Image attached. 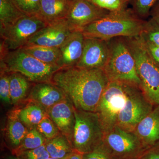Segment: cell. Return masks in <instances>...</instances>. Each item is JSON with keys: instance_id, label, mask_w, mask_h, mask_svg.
<instances>
[{"instance_id": "obj_4", "label": "cell", "mask_w": 159, "mask_h": 159, "mask_svg": "<svg viewBox=\"0 0 159 159\" xmlns=\"http://www.w3.org/2000/svg\"><path fill=\"white\" fill-rule=\"evenodd\" d=\"M135 61L141 88L147 99L159 105V67L152 59L140 36L125 38Z\"/></svg>"}, {"instance_id": "obj_27", "label": "cell", "mask_w": 159, "mask_h": 159, "mask_svg": "<svg viewBox=\"0 0 159 159\" xmlns=\"http://www.w3.org/2000/svg\"><path fill=\"white\" fill-rule=\"evenodd\" d=\"M140 37L145 41L159 47V25L151 19L145 22L144 29Z\"/></svg>"}, {"instance_id": "obj_37", "label": "cell", "mask_w": 159, "mask_h": 159, "mask_svg": "<svg viewBox=\"0 0 159 159\" xmlns=\"http://www.w3.org/2000/svg\"><path fill=\"white\" fill-rule=\"evenodd\" d=\"M83 153L74 150V151L71 154L69 159H83Z\"/></svg>"}, {"instance_id": "obj_16", "label": "cell", "mask_w": 159, "mask_h": 159, "mask_svg": "<svg viewBox=\"0 0 159 159\" xmlns=\"http://www.w3.org/2000/svg\"><path fill=\"white\" fill-rule=\"evenodd\" d=\"M64 91L51 82L37 83L32 87L29 99L46 111L67 98Z\"/></svg>"}, {"instance_id": "obj_8", "label": "cell", "mask_w": 159, "mask_h": 159, "mask_svg": "<svg viewBox=\"0 0 159 159\" xmlns=\"http://www.w3.org/2000/svg\"><path fill=\"white\" fill-rule=\"evenodd\" d=\"M48 25L40 16L25 15L11 25L0 29V52L21 48L35 33Z\"/></svg>"}, {"instance_id": "obj_25", "label": "cell", "mask_w": 159, "mask_h": 159, "mask_svg": "<svg viewBox=\"0 0 159 159\" xmlns=\"http://www.w3.org/2000/svg\"><path fill=\"white\" fill-rule=\"evenodd\" d=\"M47 141V139L37 129H31L29 131L20 145L17 148L12 150V154L18 157L24 152L35 149L45 145Z\"/></svg>"}, {"instance_id": "obj_21", "label": "cell", "mask_w": 159, "mask_h": 159, "mask_svg": "<svg viewBox=\"0 0 159 159\" xmlns=\"http://www.w3.org/2000/svg\"><path fill=\"white\" fill-rule=\"evenodd\" d=\"M45 146L50 157L57 158L65 157L74 150L69 140L62 134L51 140H47Z\"/></svg>"}, {"instance_id": "obj_12", "label": "cell", "mask_w": 159, "mask_h": 159, "mask_svg": "<svg viewBox=\"0 0 159 159\" xmlns=\"http://www.w3.org/2000/svg\"><path fill=\"white\" fill-rule=\"evenodd\" d=\"M110 52L108 41L85 38L82 56L76 66L103 70L108 61Z\"/></svg>"}, {"instance_id": "obj_36", "label": "cell", "mask_w": 159, "mask_h": 159, "mask_svg": "<svg viewBox=\"0 0 159 159\" xmlns=\"http://www.w3.org/2000/svg\"><path fill=\"white\" fill-rule=\"evenodd\" d=\"M151 19L159 25V0H157L151 10Z\"/></svg>"}, {"instance_id": "obj_23", "label": "cell", "mask_w": 159, "mask_h": 159, "mask_svg": "<svg viewBox=\"0 0 159 159\" xmlns=\"http://www.w3.org/2000/svg\"><path fill=\"white\" fill-rule=\"evenodd\" d=\"M48 116L47 111L35 103L27 106L19 113V117L21 122L27 126L34 128Z\"/></svg>"}, {"instance_id": "obj_31", "label": "cell", "mask_w": 159, "mask_h": 159, "mask_svg": "<svg viewBox=\"0 0 159 159\" xmlns=\"http://www.w3.org/2000/svg\"><path fill=\"white\" fill-rule=\"evenodd\" d=\"M0 98L5 103L8 104L11 103L9 73L3 70H1Z\"/></svg>"}, {"instance_id": "obj_33", "label": "cell", "mask_w": 159, "mask_h": 159, "mask_svg": "<svg viewBox=\"0 0 159 159\" xmlns=\"http://www.w3.org/2000/svg\"><path fill=\"white\" fill-rule=\"evenodd\" d=\"M83 159H113L103 143L87 153L84 154Z\"/></svg>"}, {"instance_id": "obj_11", "label": "cell", "mask_w": 159, "mask_h": 159, "mask_svg": "<svg viewBox=\"0 0 159 159\" xmlns=\"http://www.w3.org/2000/svg\"><path fill=\"white\" fill-rule=\"evenodd\" d=\"M109 12L94 5L90 0H73L66 20L71 31H81L86 26Z\"/></svg>"}, {"instance_id": "obj_24", "label": "cell", "mask_w": 159, "mask_h": 159, "mask_svg": "<svg viewBox=\"0 0 159 159\" xmlns=\"http://www.w3.org/2000/svg\"><path fill=\"white\" fill-rule=\"evenodd\" d=\"M27 128L20 120L19 113L11 116L8 125V134L9 142L12 150L17 148L28 133Z\"/></svg>"}, {"instance_id": "obj_26", "label": "cell", "mask_w": 159, "mask_h": 159, "mask_svg": "<svg viewBox=\"0 0 159 159\" xmlns=\"http://www.w3.org/2000/svg\"><path fill=\"white\" fill-rule=\"evenodd\" d=\"M132 7L134 13L141 19L145 18L150 14L151 9L157 0H125Z\"/></svg>"}, {"instance_id": "obj_15", "label": "cell", "mask_w": 159, "mask_h": 159, "mask_svg": "<svg viewBox=\"0 0 159 159\" xmlns=\"http://www.w3.org/2000/svg\"><path fill=\"white\" fill-rule=\"evenodd\" d=\"M85 37L82 31H73L59 47L61 57L58 66L61 68L75 66L82 56Z\"/></svg>"}, {"instance_id": "obj_14", "label": "cell", "mask_w": 159, "mask_h": 159, "mask_svg": "<svg viewBox=\"0 0 159 159\" xmlns=\"http://www.w3.org/2000/svg\"><path fill=\"white\" fill-rule=\"evenodd\" d=\"M46 111L61 134L68 139L72 145L75 117L74 107L68 97L57 102Z\"/></svg>"}, {"instance_id": "obj_34", "label": "cell", "mask_w": 159, "mask_h": 159, "mask_svg": "<svg viewBox=\"0 0 159 159\" xmlns=\"http://www.w3.org/2000/svg\"><path fill=\"white\" fill-rule=\"evenodd\" d=\"M141 38L152 59L159 67V47L145 41L141 37Z\"/></svg>"}, {"instance_id": "obj_17", "label": "cell", "mask_w": 159, "mask_h": 159, "mask_svg": "<svg viewBox=\"0 0 159 159\" xmlns=\"http://www.w3.org/2000/svg\"><path fill=\"white\" fill-rule=\"evenodd\" d=\"M133 132L148 149L159 143V105L139 122Z\"/></svg>"}, {"instance_id": "obj_39", "label": "cell", "mask_w": 159, "mask_h": 159, "mask_svg": "<svg viewBox=\"0 0 159 159\" xmlns=\"http://www.w3.org/2000/svg\"><path fill=\"white\" fill-rule=\"evenodd\" d=\"M7 159H21L19 157L17 156H9L7 158Z\"/></svg>"}, {"instance_id": "obj_29", "label": "cell", "mask_w": 159, "mask_h": 159, "mask_svg": "<svg viewBox=\"0 0 159 159\" xmlns=\"http://www.w3.org/2000/svg\"><path fill=\"white\" fill-rule=\"evenodd\" d=\"M36 128L48 140L54 139L61 133L55 123L48 116L43 119Z\"/></svg>"}, {"instance_id": "obj_19", "label": "cell", "mask_w": 159, "mask_h": 159, "mask_svg": "<svg viewBox=\"0 0 159 159\" xmlns=\"http://www.w3.org/2000/svg\"><path fill=\"white\" fill-rule=\"evenodd\" d=\"M9 73L11 103L16 104L27 96L30 81L22 74L16 72Z\"/></svg>"}, {"instance_id": "obj_38", "label": "cell", "mask_w": 159, "mask_h": 159, "mask_svg": "<svg viewBox=\"0 0 159 159\" xmlns=\"http://www.w3.org/2000/svg\"><path fill=\"white\" fill-rule=\"evenodd\" d=\"M71 154H70L69 155L67 156L66 157H65L62 158H53L50 157L47 159H69L70 156Z\"/></svg>"}, {"instance_id": "obj_1", "label": "cell", "mask_w": 159, "mask_h": 159, "mask_svg": "<svg viewBox=\"0 0 159 159\" xmlns=\"http://www.w3.org/2000/svg\"><path fill=\"white\" fill-rule=\"evenodd\" d=\"M51 82L64 91L75 109L97 112L110 81L103 69L75 66L61 69L54 74Z\"/></svg>"}, {"instance_id": "obj_40", "label": "cell", "mask_w": 159, "mask_h": 159, "mask_svg": "<svg viewBox=\"0 0 159 159\" xmlns=\"http://www.w3.org/2000/svg\"><path fill=\"white\" fill-rule=\"evenodd\" d=\"M139 159V158H138V159Z\"/></svg>"}, {"instance_id": "obj_13", "label": "cell", "mask_w": 159, "mask_h": 159, "mask_svg": "<svg viewBox=\"0 0 159 159\" xmlns=\"http://www.w3.org/2000/svg\"><path fill=\"white\" fill-rule=\"evenodd\" d=\"M66 19L49 23L29 39L27 45L59 48L72 32Z\"/></svg>"}, {"instance_id": "obj_22", "label": "cell", "mask_w": 159, "mask_h": 159, "mask_svg": "<svg viewBox=\"0 0 159 159\" xmlns=\"http://www.w3.org/2000/svg\"><path fill=\"white\" fill-rule=\"evenodd\" d=\"M25 15L13 0H0V29L11 25Z\"/></svg>"}, {"instance_id": "obj_6", "label": "cell", "mask_w": 159, "mask_h": 159, "mask_svg": "<svg viewBox=\"0 0 159 159\" xmlns=\"http://www.w3.org/2000/svg\"><path fill=\"white\" fill-rule=\"evenodd\" d=\"M74 114L72 146L74 150L86 153L102 144L105 131L97 112L78 110L74 107Z\"/></svg>"}, {"instance_id": "obj_2", "label": "cell", "mask_w": 159, "mask_h": 159, "mask_svg": "<svg viewBox=\"0 0 159 159\" xmlns=\"http://www.w3.org/2000/svg\"><path fill=\"white\" fill-rule=\"evenodd\" d=\"M145 23L131 9L125 8L110 11L105 16L86 26L81 31L85 38L107 41L116 38L135 37L142 34Z\"/></svg>"}, {"instance_id": "obj_18", "label": "cell", "mask_w": 159, "mask_h": 159, "mask_svg": "<svg viewBox=\"0 0 159 159\" xmlns=\"http://www.w3.org/2000/svg\"><path fill=\"white\" fill-rule=\"evenodd\" d=\"M73 0H41L40 17L47 24L66 19Z\"/></svg>"}, {"instance_id": "obj_30", "label": "cell", "mask_w": 159, "mask_h": 159, "mask_svg": "<svg viewBox=\"0 0 159 159\" xmlns=\"http://www.w3.org/2000/svg\"><path fill=\"white\" fill-rule=\"evenodd\" d=\"M94 5L110 11H117L126 8L125 0H90Z\"/></svg>"}, {"instance_id": "obj_28", "label": "cell", "mask_w": 159, "mask_h": 159, "mask_svg": "<svg viewBox=\"0 0 159 159\" xmlns=\"http://www.w3.org/2000/svg\"><path fill=\"white\" fill-rule=\"evenodd\" d=\"M13 1L19 9L24 14L40 17L41 0H13Z\"/></svg>"}, {"instance_id": "obj_32", "label": "cell", "mask_w": 159, "mask_h": 159, "mask_svg": "<svg viewBox=\"0 0 159 159\" xmlns=\"http://www.w3.org/2000/svg\"><path fill=\"white\" fill-rule=\"evenodd\" d=\"M18 157L21 159H47L50 156L45 144L35 149L24 152Z\"/></svg>"}, {"instance_id": "obj_5", "label": "cell", "mask_w": 159, "mask_h": 159, "mask_svg": "<svg viewBox=\"0 0 159 159\" xmlns=\"http://www.w3.org/2000/svg\"><path fill=\"white\" fill-rule=\"evenodd\" d=\"M116 38L108 40L109 57L103 70L109 81L130 83L141 87L135 61L126 39Z\"/></svg>"}, {"instance_id": "obj_10", "label": "cell", "mask_w": 159, "mask_h": 159, "mask_svg": "<svg viewBox=\"0 0 159 159\" xmlns=\"http://www.w3.org/2000/svg\"><path fill=\"white\" fill-rule=\"evenodd\" d=\"M155 106L147 99L139 86L133 84L125 106L118 116L116 125L124 130L134 132L139 122Z\"/></svg>"}, {"instance_id": "obj_20", "label": "cell", "mask_w": 159, "mask_h": 159, "mask_svg": "<svg viewBox=\"0 0 159 159\" xmlns=\"http://www.w3.org/2000/svg\"><path fill=\"white\" fill-rule=\"evenodd\" d=\"M40 61L48 64L57 65L61 57L59 48L38 45H27L22 48Z\"/></svg>"}, {"instance_id": "obj_9", "label": "cell", "mask_w": 159, "mask_h": 159, "mask_svg": "<svg viewBox=\"0 0 159 159\" xmlns=\"http://www.w3.org/2000/svg\"><path fill=\"white\" fill-rule=\"evenodd\" d=\"M102 143L113 159L139 158L148 149L133 132L117 125L106 132Z\"/></svg>"}, {"instance_id": "obj_35", "label": "cell", "mask_w": 159, "mask_h": 159, "mask_svg": "<svg viewBox=\"0 0 159 159\" xmlns=\"http://www.w3.org/2000/svg\"><path fill=\"white\" fill-rule=\"evenodd\" d=\"M140 159H159V143L145 151Z\"/></svg>"}, {"instance_id": "obj_7", "label": "cell", "mask_w": 159, "mask_h": 159, "mask_svg": "<svg viewBox=\"0 0 159 159\" xmlns=\"http://www.w3.org/2000/svg\"><path fill=\"white\" fill-rule=\"evenodd\" d=\"M133 84L120 81H110L109 83L97 111L105 133L116 126L118 116L125 106Z\"/></svg>"}, {"instance_id": "obj_3", "label": "cell", "mask_w": 159, "mask_h": 159, "mask_svg": "<svg viewBox=\"0 0 159 159\" xmlns=\"http://www.w3.org/2000/svg\"><path fill=\"white\" fill-rule=\"evenodd\" d=\"M1 70L22 74L30 82H51L54 74L61 69L57 65L40 61L23 48L1 52Z\"/></svg>"}]
</instances>
